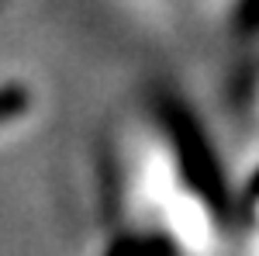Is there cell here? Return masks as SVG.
Masks as SVG:
<instances>
[{"instance_id": "obj_1", "label": "cell", "mask_w": 259, "mask_h": 256, "mask_svg": "<svg viewBox=\"0 0 259 256\" xmlns=\"http://www.w3.org/2000/svg\"><path fill=\"white\" fill-rule=\"evenodd\" d=\"M162 125L169 132V142L177 149V163H180V173L187 177L190 191L207 204L214 208L218 215L228 211V191H225V173L218 166V156L211 149V142L204 135L194 115L180 104V100H162Z\"/></svg>"}, {"instance_id": "obj_4", "label": "cell", "mask_w": 259, "mask_h": 256, "mask_svg": "<svg viewBox=\"0 0 259 256\" xmlns=\"http://www.w3.org/2000/svg\"><path fill=\"white\" fill-rule=\"evenodd\" d=\"M252 197H259V173L252 177Z\"/></svg>"}, {"instance_id": "obj_3", "label": "cell", "mask_w": 259, "mask_h": 256, "mask_svg": "<svg viewBox=\"0 0 259 256\" xmlns=\"http://www.w3.org/2000/svg\"><path fill=\"white\" fill-rule=\"evenodd\" d=\"M239 21H242V28H259V0H242Z\"/></svg>"}, {"instance_id": "obj_2", "label": "cell", "mask_w": 259, "mask_h": 256, "mask_svg": "<svg viewBox=\"0 0 259 256\" xmlns=\"http://www.w3.org/2000/svg\"><path fill=\"white\" fill-rule=\"evenodd\" d=\"M24 111H28V90H24V87H18V83L0 87V125L21 118Z\"/></svg>"}]
</instances>
